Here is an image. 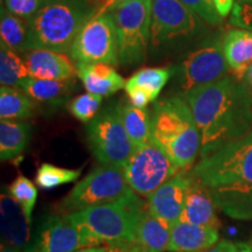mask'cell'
Here are the masks:
<instances>
[{
  "instance_id": "6da1fadb",
  "label": "cell",
  "mask_w": 252,
  "mask_h": 252,
  "mask_svg": "<svg viewBox=\"0 0 252 252\" xmlns=\"http://www.w3.org/2000/svg\"><path fill=\"white\" fill-rule=\"evenodd\" d=\"M187 100L201 137L200 159L252 130V90L234 75L188 91Z\"/></svg>"
},
{
  "instance_id": "7a4b0ae2",
  "label": "cell",
  "mask_w": 252,
  "mask_h": 252,
  "mask_svg": "<svg viewBox=\"0 0 252 252\" xmlns=\"http://www.w3.org/2000/svg\"><path fill=\"white\" fill-rule=\"evenodd\" d=\"M152 140L182 171H190L200 157L201 137L187 100L165 97L154 104L151 115Z\"/></svg>"
},
{
  "instance_id": "3957f363",
  "label": "cell",
  "mask_w": 252,
  "mask_h": 252,
  "mask_svg": "<svg viewBox=\"0 0 252 252\" xmlns=\"http://www.w3.org/2000/svg\"><path fill=\"white\" fill-rule=\"evenodd\" d=\"M96 11L97 2L93 0H45L39 11L27 20L28 50L70 53L77 34Z\"/></svg>"
},
{
  "instance_id": "277c9868",
  "label": "cell",
  "mask_w": 252,
  "mask_h": 252,
  "mask_svg": "<svg viewBox=\"0 0 252 252\" xmlns=\"http://www.w3.org/2000/svg\"><path fill=\"white\" fill-rule=\"evenodd\" d=\"M147 204L135 191L112 202L87 208L67 219L86 238L88 247L134 243L139 220Z\"/></svg>"
},
{
  "instance_id": "5b68a950",
  "label": "cell",
  "mask_w": 252,
  "mask_h": 252,
  "mask_svg": "<svg viewBox=\"0 0 252 252\" xmlns=\"http://www.w3.org/2000/svg\"><path fill=\"white\" fill-rule=\"evenodd\" d=\"M203 19L180 0H152L150 54L166 56L209 33Z\"/></svg>"
},
{
  "instance_id": "8992f818",
  "label": "cell",
  "mask_w": 252,
  "mask_h": 252,
  "mask_svg": "<svg viewBox=\"0 0 252 252\" xmlns=\"http://www.w3.org/2000/svg\"><path fill=\"white\" fill-rule=\"evenodd\" d=\"M223 35L207 33L182 54L172 69L173 89L184 97L188 91L228 76L230 70L223 52Z\"/></svg>"
},
{
  "instance_id": "52a82bcc",
  "label": "cell",
  "mask_w": 252,
  "mask_h": 252,
  "mask_svg": "<svg viewBox=\"0 0 252 252\" xmlns=\"http://www.w3.org/2000/svg\"><path fill=\"white\" fill-rule=\"evenodd\" d=\"M189 175L208 189L252 186V130L241 139L200 159Z\"/></svg>"
},
{
  "instance_id": "ba28073f",
  "label": "cell",
  "mask_w": 252,
  "mask_h": 252,
  "mask_svg": "<svg viewBox=\"0 0 252 252\" xmlns=\"http://www.w3.org/2000/svg\"><path fill=\"white\" fill-rule=\"evenodd\" d=\"M110 13L117 28L119 65L141 64L150 49L152 0H133Z\"/></svg>"
},
{
  "instance_id": "9c48e42d",
  "label": "cell",
  "mask_w": 252,
  "mask_h": 252,
  "mask_svg": "<svg viewBox=\"0 0 252 252\" xmlns=\"http://www.w3.org/2000/svg\"><path fill=\"white\" fill-rule=\"evenodd\" d=\"M87 139L100 165L124 168L135 151L122 122L119 103L110 104L91 119L87 126Z\"/></svg>"
},
{
  "instance_id": "30bf717a",
  "label": "cell",
  "mask_w": 252,
  "mask_h": 252,
  "mask_svg": "<svg viewBox=\"0 0 252 252\" xmlns=\"http://www.w3.org/2000/svg\"><path fill=\"white\" fill-rule=\"evenodd\" d=\"M133 189L126 180L121 167L100 165L94 167L83 180L78 182L60 203L63 215H68L87 208L100 206L119 200Z\"/></svg>"
},
{
  "instance_id": "8fae6325",
  "label": "cell",
  "mask_w": 252,
  "mask_h": 252,
  "mask_svg": "<svg viewBox=\"0 0 252 252\" xmlns=\"http://www.w3.org/2000/svg\"><path fill=\"white\" fill-rule=\"evenodd\" d=\"M123 169L133 191L145 197L182 171L153 140L135 147Z\"/></svg>"
},
{
  "instance_id": "7c38bea8",
  "label": "cell",
  "mask_w": 252,
  "mask_h": 252,
  "mask_svg": "<svg viewBox=\"0 0 252 252\" xmlns=\"http://www.w3.org/2000/svg\"><path fill=\"white\" fill-rule=\"evenodd\" d=\"M75 64H119L117 28L111 13L94 14L72 42L70 53Z\"/></svg>"
},
{
  "instance_id": "4fadbf2b",
  "label": "cell",
  "mask_w": 252,
  "mask_h": 252,
  "mask_svg": "<svg viewBox=\"0 0 252 252\" xmlns=\"http://www.w3.org/2000/svg\"><path fill=\"white\" fill-rule=\"evenodd\" d=\"M87 241L65 215H52L41 224L33 252H74L87 248Z\"/></svg>"
},
{
  "instance_id": "5bb4252c",
  "label": "cell",
  "mask_w": 252,
  "mask_h": 252,
  "mask_svg": "<svg viewBox=\"0 0 252 252\" xmlns=\"http://www.w3.org/2000/svg\"><path fill=\"white\" fill-rule=\"evenodd\" d=\"M189 171H180L147 197L151 213L173 226L181 220L190 184Z\"/></svg>"
},
{
  "instance_id": "9a60e30c",
  "label": "cell",
  "mask_w": 252,
  "mask_h": 252,
  "mask_svg": "<svg viewBox=\"0 0 252 252\" xmlns=\"http://www.w3.org/2000/svg\"><path fill=\"white\" fill-rule=\"evenodd\" d=\"M0 222L1 245L33 252V244L31 243V220L11 194L2 193L0 197Z\"/></svg>"
},
{
  "instance_id": "2e32d148",
  "label": "cell",
  "mask_w": 252,
  "mask_h": 252,
  "mask_svg": "<svg viewBox=\"0 0 252 252\" xmlns=\"http://www.w3.org/2000/svg\"><path fill=\"white\" fill-rule=\"evenodd\" d=\"M31 77L65 81L77 75V67L63 53L48 49H30L24 54Z\"/></svg>"
},
{
  "instance_id": "e0dca14e",
  "label": "cell",
  "mask_w": 252,
  "mask_h": 252,
  "mask_svg": "<svg viewBox=\"0 0 252 252\" xmlns=\"http://www.w3.org/2000/svg\"><path fill=\"white\" fill-rule=\"evenodd\" d=\"M219 242V229L179 220L171 229V252H201Z\"/></svg>"
},
{
  "instance_id": "ac0fdd59",
  "label": "cell",
  "mask_w": 252,
  "mask_h": 252,
  "mask_svg": "<svg viewBox=\"0 0 252 252\" xmlns=\"http://www.w3.org/2000/svg\"><path fill=\"white\" fill-rule=\"evenodd\" d=\"M216 208L209 189L190 178V184L186 195L184 213L180 220L219 229L220 220L216 215Z\"/></svg>"
},
{
  "instance_id": "d6986e66",
  "label": "cell",
  "mask_w": 252,
  "mask_h": 252,
  "mask_svg": "<svg viewBox=\"0 0 252 252\" xmlns=\"http://www.w3.org/2000/svg\"><path fill=\"white\" fill-rule=\"evenodd\" d=\"M76 67L77 76L88 93L109 97L125 89L126 81L115 70L113 65L106 63H87Z\"/></svg>"
},
{
  "instance_id": "ffe728a7",
  "label": "cell",
  "mask_w": 252,
  "mask_h": 252,
  "mask_svg": "<svg viewBox=\"0 0 252 252\" xmlns=\"http://www.w3.org/2000/svg\"><path fill=\"white\" fill-rule=\"evenodd\" d=\"M171 229L168 223L151 213L147 206L138 223L133 244L140 252L168 251Z\"/></svg>"
},
{
  "instance_id": "44dd1931",
  "label": "cell",
  "mask_w": 252,
  "mask_h": 252,
  "mask_svg": "<svg viewBox=\"0 0 252 252\" xmlns=\"http://www.w3.org/2000/svg\"><path fill=\"white\" fill-rule=\"evenodd\" d=\"M223 52L234 76L243 81L252 65V31L236 28L223 35Z\"/></svg>"
},
{
  "instance_id": "7402d4cb",
  "label": "cell",
  "mask_w": 252,
  "mask_h": 252,
  "mask_svg": "<svg viewBox=\"0 0 252 252\" xmlns=\"http://www.w3.org/2000/svg\"><path fill=\"white\" fill-rule=\"evenodd\" d=\"M20 89L27 94L35 104L48 105L50 109L62 105L76 89L74 78L65 81L41 80L35 77H27L23 82Z\"/></svg>"
},
{
  "instance_id": "603a6c76",
  "label": "cell",
  "mask_w": 252,
  "mask_h": 252,
  "mask_svg": "<svg viewBox=\"0 0 252 252\" xmlns=\"http://www.w3.org/2000/svg\"><path fill=\"white\" fill-rule=\"evenodd\" d=\"M213 201L222 213L235 220H252V186L209 189Z\"/></svg>"
},
{
  "instance_id": "cb8c5ba5",
  "label": "cell",
  "mask_w": 252,
  "mask_h": 252,
  "mask_svg": "<svg viewBox=\"0 0 252 252\" xmlns=\"http://www.w3.org/2000/svg\"><path fill=\"white\" fill-rule=\"evenodd\" d=\"M32 125L27 122H0V158L1 161H8L18 158L26 149L31 138Z\"/></svg>"
},
{
  "instance_id": "d4e9b609",
  "label": "cell",
  "mask_w": 252,
  "mask_h": 252,
  "mask_svg": "<svg viewBox=\"0 0 252 252\" xmlns=\"http://www.w3.org/2000/svg\"><path fill=\"white\" fill-rule=\"evenodd\" d=\"M122 122L135 147L152 140V119L146 109L132 105L128 100L119 102Z\"/></svg>"
},
{
  "instance_id": "484cf974",
  "label": "cell",
  "mask_w": 252,
  "mask_h": 252,
  "mask_svg": "<svg viewBox=\"0 0 252 252\" xmlns=\"http://www.w3.org/2000/svg\"><path fill=\"white\" fill-rule=\"evenodd\" d=\"M36 104L21 89L0 88V118L7 121H25L33 117Z\"/></svg>"
},
{
  "instance_id": "4316f807",
  "label": "cell",
  "mask_w": 252,
  "mask_h": 252,
  "mask_svg": "<svg viewBox=\"0 0 252 252\" xmlns=\"http://www.w3.org/2000/svg\"><path fill=\"white\" fill-rule=\"evenodd\" d=\"M0 83L4 87L20 89L23 82L30 77L26 62L4 42H0Z\"/></svg>"
},
{
  "instance_id": "83f0119b",
  "label": "cell",
  "mask_w": 252,
  "mask_h": 252,
  "mask_svg": "<svg viewBox=\"0 0 252 252\" xmlns=\"http://www.w3.org/2000/svg\"><path fill=\"white\" fill-rule=\"evenodd\" d=\"M0 36L1 42L13 49L17 53L27 52L28 43V21L26 19L13 15L1 7V19H0Z\"/></svg>"
},
{
  "instance_id": "f1b7e54d",
  "label": "cell",
  "mask_w": 252,
  "mask_h": 252,
  "mask_svg": "<svg viewBox=\"0 0 252 252\" xmlns=\"http://www.w3.org/2000/svg\"><path fill=\"white\" fill-rule=\"evenodd\" d=\"M172 77V69L168 67L144 68L126 81L125 87L141 88L150 94L154 102L161 93L163 87Z\"/></svg>"
},
{
  "instance_id": "f546056e",
  "label": "cell",
  "mask_w": 252,
  "mask_h": 252,
  "mask_svg": "<svg viewBox=\"0 0 252 252\" xmlns=\"http://www.w3.org/2000/svg\"><path fill=\"white\" fill-rule=\"evenodd\" d=\"M81 169H67L52 163H42L36 173V185L42 189H52L60 185L76 181Z\"/></svg>"
},
{
  "instance_id": "4dcf8cb0",
  "label": "cell",
  "mask_w": 252,
  "mask_h": 252,
  "mask_svg": "<svg viewBox=\"0 0 252 252\" xmlns=\"http://www.w3.org/2000/svg\"><path fill=\"white\" fill-rule=\"evenodd\" d=\"M9 194L20 204L25 214H26L27 219L32 220V213H33L37 197L35 185L30 179H27L26 176L19 175L12 182L11 187H9Z\"/></svg>"
},
{
  "instance_id": "1f68e13d",
  "label": "cell",
  "mask_w": 252,
  "mask_h": 252,
  "mask_svg": "<svg viewBox=\"0 0 252 252\" xmlns=\"http://www.w3.org/2000/svg\"><path fill=\"white\" fill-rule=\"evenodd\" d=\"M103 96L91 93L82 94L69 100L68 109L75 118L83 123H89L96 117L97 112L102 105Z\"/></svg>"
},
{
  "instance_id": "d6a6232c",
  "label": "cell",
  "mask_w": 252,
  "mask_h": 252,
  "mask_svg": "<svg viewBox=\"0 0 252 252\" xmlns=\"http://www.w3.org/2000/svg\"><path fill=\"white\" fill-rule=\"evenodd\" d=\"M180 1L194 11L208 25L219 26L222 23L223 18L217 12L213 0H180Z\"/></svg>"
},
{
  "instance_id": "836d02e7",
  "label": "cell",
  "mask_w": 252,
  "mask_h": 252,
  "mask_svg": "<svg viewBox=\"0 0 252 252\" xmlns=\"http://www.w3.org/2000/svg\"><path fill=\"white\" fill-rule=\"evenodd\" d=\"M43 2L45 0H5V8L9 13L28 20L39 11Z\"/></svg>"
},
{
  "instance_id": "e575fe53",
  "label": "cell",
  "mask_w": 252,
  "mask_h": 252,
  "mask_svg": "<svg viewBox=\"0 0 252 252\" xmlns=\"http://www.w3.org/2000/svg\"><path fill=\"white\" fill-rule=\"evenodd\" d=\"M231 24L243 30L252 31V0H236L231 11Z\"/></svg>"
},
{
  "instance_id": "d590c367",
  "label": "cell",
  "mask_w": 252,
  "mask_h": 252,
  "mask_svg": "<svg viewBox=\"0 0 252 252\" xmlns=\"http://www.w3.org/2000/svg\"><path fill=\"white\" fill-rule=\"evenodd\" d=\"M201 252H252V244L223 239V241L217 242L214 247L208 250Z\"/></svg>"
},
{
  "instance_id": "8d00e7d4",
  "label": "cell",
  "mask_w": 252,
  "mask_h": 252,
  "mask_svg": "<svg viewBox=\"0 0 252 252\" xmlns=\"http://www.w3.org/2000/svg\"><path fill=\"white\" fill-rule=\"evenodd\" d=\"M126 94H127V100L132 105L137 106L140 109H146L151 102H153L149 94L144 89L138 87H125Z\"/></svg>"
},
{
  "instance_id": "74e56055",
  "label": "cell",
  "mask_w": 252,
  "mask_h": 252,
  "mask_svg": "<svg viewBox=\"0 0 252 252\" xmlns=\"http://www.w3.org/2000/svg\"><path fill=\"white\" fill-rule=\"evenodd\" d=\"M133 1V0H99L97 2V14L110 13L112 9L119 7V6L127 4V2Z\"/></svg>"
},
{
  "instance_id": "f35d334b",
  "label": "cell",
  "mask_w": 252,
  "mask_h": 252,
  "mask_svg": "<svg viewBox=\"0 0 252 252\" xmlns=\"http://www.w3.org/2000/svg\"><path fill=\"white\" fill-rule=\"evenodd\" d=\"M215 8L222 18L228 17L234 8L235 0H213Z\"/></svg>"
},
{
  "instance_id": "ab89813d",
  "label": "cell",
  "mask_w": 252,
  "mask_h": 252,
  "mask_svg": "<svg viewBox=\"0 0 252 252\" xmlns=\"http://www.w3.org/2000/svg\"><path fill=\"white\" fill-rule=\"evenodd\" d=\"M106 252H140L135 245L127 244V243H116L108 245V250Z\"/></svg>"
},
{
  "instance_id": "60d3db41",
  "label": "cell",
  "mask_w": 252,
  "mask_h": 252,
  "mask_svg": "<svg viewBox=\"0 0 252 252\" xmlns=\"http://www.w3.org/2000/svg\"><path fill=\"white\" fill-rule=\"evenodd\" d=\"M108 250V245H96V247H87L78 249L74 252H106Z\"/></svg>"
},
{
  "instance_id": "b9f144b4",
  "label": "cell",
  "mask_w": 252,
  "mask_h": 252,
  "mask_svg": "<svg viewBox=\"0 0 252 252\" xmlns=\"http://www.w3.org/2000/svg\"><path fill=\"white\" fill-rule=\"evenodd\" d=\"M243 81L248 84L249 88H250V89L252 90V65H251L250 68H249V70L247 71V74H245Z\"/></svg>"
},
{
  "instance_id": "7bdbcfd3",
  "label": "cell",
  "mask_w": 252,
  "mask_h": 252,
  "mask_svg": "<svg viewBox=\"0 0 252 252\" xmlns=\"http://www.w3.org/2000/svg\"><path fill=\"white\" fill-rule=\"evenodd\" d=\"M0 252H27V251L20 250V249H17V248L7 247V245H1V250H0Z\"/></svg>"
},
{
  "instance_id": "ee69618b",
  "label": "cell",
  "mask_w": 252,
  "mask_h": 252,
  "mask_svg": "<svg viewBox=\"0 0 252 252\" xmlns=\"http://www.w3.org/2000/svg\"><path fill=\"white\" fill-rule=\"evenodd\" d=\"M239 1H249V0H239Z\"/></svg>"
},
{
  "instance_id": "f6af8a7d",
  "label": "cell",
  "mask_w": 252,
  "mask_h": 252,
  "mask_svg": "<svg viewBox=\"0 0 252 252\" xmlns=\"http://www.w3.org/2000/svg\"><path fill=\"white\" fill-rule=\"evenodd\" d=\"M93 1H97V2H98V0H93Z\"/></svg>"
}]
</instances>
